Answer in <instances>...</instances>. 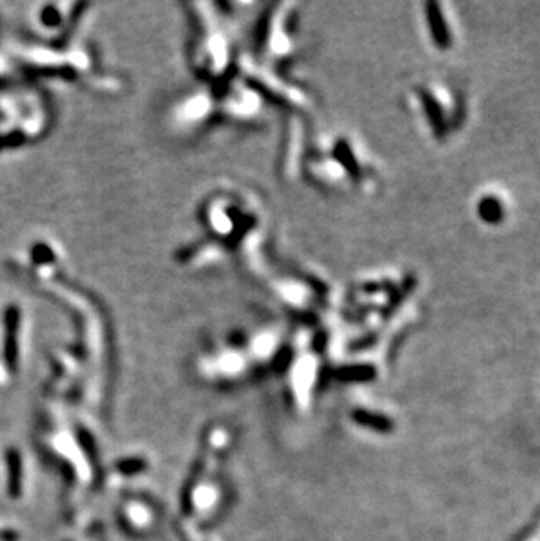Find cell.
Instances as JSON below:
<instances>
[{"label":"cell","mask_w":540,"mask_h":541,"mask_svg":"<svg viewBox=\"0 0 540 541\" xmlns=\"http://www.w3.org/2000/svg\"><path fill=\"white\" fill-rule=\"evenodd\" d=\"M18 329H19V309L9 305L4 312V361L11 372H16L18 365Z\"/></svg>","instance_id":"1"},{"label":"cell","mask_w":540,"mask_h":541,"mask_svg":"<svg viewBox=\"0 0 540 541\" xmlns=\"http://www.w3.org/2000/svg\"><path fill=\"white\" fill-rule=\"evenodd\" d=\"M426 18H428L433 44L439 49H448L451 46V35H449L448 25L444 22V16H442L441 6L437 2H428L426 4Z\"/></svg>","instance_id":"2"},{"label":"cell","mask_w":540,"mask_h":541,"mask_svg":"<svg viewBox=\"0 0 540 541\" xmlns=\"http://www.w3.org/2000/svg\"><path fill=\"white\" fill-rule=\"evenodd\" d=\"M8 463V490L11 497H19L22 494V457L16 449L6 450Z\"/></svg>","instance_id":"3"},{"label":"cell","mask_w":540,"mask_h":541,"mask_svg":"<svg viewBox=\"0 0 540 541\" xmlns=\"http://www.w3.org/2000/svg\"><path fill=\"white\" fill-rule=\"evenodd\" d=\"M419 95H421V102L423 105H425L426 118H428L433 132H435V135L442 137L446 132V123H444V116H442V111H441V105L435 102V98H433L428 92H421Z\"/></svg>","instance_id":"4"},{"label":"cell","mask_w":540,"mask_h":541,"mask_svg":"<svg viewBox=\"0 0 540 541\" xmlns=\"http://www.w3.org/2000/svg\"><path fill=\"white\" fill-rule=\"evenodd\" d=\"M479 214H481V218L486 223H498L503 218L502 203L496 198L488 196V198L481 200V203H479Z\"/></svg>","instance_id":"5"},{"label":"cell","mask_w":540,"mask_h":541,"mask_svg":"<svg viewBox=\"0 0 540 541\" xmlns=\"http://www.w3.org/2000/svg\"><path fill=\"white\" fill-rule=\"evenodd\" d=\"M41 23L48 28H58L63 23V16L56 6H46L41 9V16H39Z\"/></svg>","instance_id":"6"}]
</instances>
